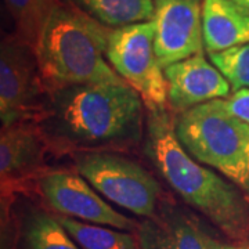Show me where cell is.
Instances as JSON below:
<instances>
[{
	"instance_id": "obj_15",
	"label": "cell",
	"mask_w": 249,
	"mask_h": 249,
	"mask_svg": "<svg viewBox=\"0 0 249 249\" xmlns=\"http://www.w3.org/2000/svg\"><path fill=\"white\" fill-rule=\"evenodd\" d=\"M21 42L37 52L45 29L62 0H3Z\"/></svg>"
},
{
	"instance_id": "obj_18",
	"label": "cell",
	"mask_w": 249,
	"mask_h": 249,
	"mask_svg": "<svg viewBox=\"0 0 249 249\" xmlns=\"http://www.w3.org/2000/svg\"><path fill=\"white\" fill-rule=\"evenodd\" d=\"M208 54L212 64L230 83L232 91L249 89V43Z\"/></svg>"
},
{
	"instance_id": "obj_21",
	"label": "cell",
	"mask_w": 249,
	"mask_h": 249,
	"mask_svg": "<svg viewBox=\"0 0 249 249\" xmlns=\"http://www.w3.org/2000/svg\"><path fill=\"white\" fill-rule=\"evenodd\" d=\"M232 1H234L235 4H238L241 9L244 10V11L249 16V0H232Z\"/></svg>"
},
{
	"instance_id": "obj_19",
	"label": "cell",
	"mask_w": 249,
	"mask_h": 249,
	"mask_svg": "<svg viewBox=\"0 0 249 249\" xmlns=\"http://www.w3.org/2000/svg\"><path fill=\"white\" fill-rule=\"evenodd\" d=\"M226 109L245 124H249V89L234 91L224 100Z\"/></svg>"
},
{
	"instance_id": "obj_6",
	"label": "cell",
	"mask_w": 249,
	"mask_h": 249,
	"mask_svg": "<svg viewBox=\"0 0 249 249\" xmlns=\"http://www.w3.org/2000/svg\"><path fill=\"white\" fill-rule=\"evenodd\" d=\"M107 58L114 71L142 97L148 112L166 111V79L154 50L151 21L111 29Z\"/></svg>"
},
{
	"instance_id": "obj_22",
	"label": "cell",
	"mask_w": 249,
	"mask_h": 249,
	"mask_svg": "<svg viewBox=\"0 0 249 249\" xmlns=\"http://www.w3.org/2000/svg\"><path fill=\"white\" fill-rule=\"evenodd\" d=\"M248 242H249V241H248Z\"/></svg>"
},
{
	"instance_id": "obj_13",
	"label": "cell",
	"mask_w": 249,
	"mask_h": 249,
	"mask_svg": "<svg viewBox=\"0 0 249 249\" xmlns=\"http://www.w3.org/2000/svg\"><path fill=\"white\" fill-rule=\"evenodd\" d=\"M1 249H80L55 214L28 206L19 214L3 211Z\"/></svg>"
},
{
	"instance_id": "obj_4",
	"label": "cell",
	"mask_w": 249,
	"mask_h": 249,
	"mask_svg": "<svg viewBox=\"0 0 249 249\" xmlns=\"http://www.w3.org/2000/svg\"><path fill=\"white\" fill-rule=\"evenodd\" d=\"M173 124L184 150L222 173L249 199V124L232 116L223 98L187 109Z\"/></svg>"
},
{
	"instance_id": "obj_16",
	"label": "cell",
	"mask_w": 249,
	"mask_h": 249,
	"mask_svg": "<svg viewBox=\"0 0 249 249\" xmlns=\"http://www.w3.org/2000/svg\"><path fill=\"white\" fill-rule=\"evenodd\" d=\"M100 24L122 28L148 22L154 17V0H72Z\"/></svg>"
},
{
	"instance_id": "obj_14",
	"label": "cell",
	"mask_w": 249,
	"mask_h": 249,
	"mask_svg": "<svg viewBox=\"0 0 249 249\" xmlns=\"http://www.w3.org/2000/svg\"><path fill=\"white\" fill-rule=\"evenodd\" d=\"M202 35L208 53L249 43V16L232 0H204Z\"/></svg>"
},
{
	"instance_id": "obj_11",
	"label": "cell",
	"mask_w": 249,
	"mask_h": 249,
	"mask_svg": "<svg viewBox=\"0 0 249 249\" xmlns=\"http://www.w3.org/2000/svg\"><path fill=\"white\" fill-rule=\"evenodd\" d=\"M50 145L35 121L3 127L0 133V176L3 196L42 176Z\"/></svg>"
},
{
	"instance_id": "obj_2",
	"label": "cell",
	"mask_w": 249,
	"mask_h": 249,
	"mask_svg": "<svg viewBox=\"0 0 249 249\" xmlns=\"http://www.w3.org/2000/svg\"><path fill=\"white\" fill-rule=\"evenodd\" d=\"M144 148L163 180L188 206L232 242H248L249 199L229 178L184 150L168 111L148 112Z\"/></svg>"
},
{
	"instance_id": "obj_10",
	"label": "cell",
	"mask_w": 249,
	"mask_h": 249,
	"mask_svg": "<svg viewBox=\"0 0 249 249\" xmlns=\"http://www.w3.org/2000/svg\"><path fill=\"white\" fill-rule=\"evenodd\" d=\"M134 234L140 249H220L224 244L194 212L169 201H160Z\"/></svg>"
},
{
	"instance_id": "obj_20",
	"label": "cell",
	"mask_w": 249,
	"mask_h": 249,
	"mask_svg": "<svg viewBox=\"0 0 249 249\" xmlns=\"http://www.w3.org/2000/svg\"><path fill=\"white\" fill-rule=\"evenodd\" d=\"M220 249H249V242H232L231 244H223Z\"/></svg>"
},
{
	"instance_id": "obj_9",
	"label": "cell",
	"mask_w": 249,
	"mask_h": 249,
	"mask_svg": "<svg viewBox=\"0 0 249 249\" xmlns=\"http://www.w3.org/2000/svg\"><path fill=\"white\" fill-rule=\"evenodd\" d=\"M204 0H154V50L162 68L204 53Z\"/></svg>"
},
{
	"instance_id": "obj_3",
	"label": "cell",
	"mask_w": 249,
	"mask_h": 249,
	"mask_svg": "<svg viewBox=\"0 0 249 249\" xmlns=\"http://www.w3.org/2000/svg\"><path fill=\"white\" fill-rule=\"evenodd\" d=\"M111 28L100 24L72 0L55 9L36 57L47 93L76 85L124 82L107 58Z\"/></svg>"
},
{
	"instance_id": "obj_12",
	"label": "cell",
	"mask_w": 249,
	"mask_h": 249,
	"mask_svg": "<svg viewBox=\"0 0 249 249\" xmlns=\"http://www.w3.org/2000/svg\"><path fill=\"white\" fill-rule=\"evenodd\" d=\"M168 107L181 114L216 98H227L231 86L204 53L191 55L163 68Z\"/></svg>"
},
{
	"instance_id": "obj_8",
	"label": "cell",
	"mask_w": 249,
	"mask_h": 249,
	"mask_svg": "<svg viewBox=\"0 0 249 249\" xmlns=\"http://www.w3.org/2000/svg\"><path fill=\"white\" fill-rule=\"evenodd\" d=\"M37 183L40 196L55 214L129 232H136L139 227V223L115 211L86 178L76 173L52 170L43 173Z\"/></svg>"
},
{
	"instance_id": "obj_5",
	"label": "cell",
	"mask_w": 249,
	"mask_h": 249,
	"mask_svg": "<svg viewBox=\"0 0 249 249\" xmlns=\"http://www.w3.org/2000/svg\"><path fill=\"white\" fill-rule=\"evenodd\" d=\"M76 169L100 196L132 213L150 217L160 204L157 178L137 162L114 152H82Z\"/></svg>"
},
{
	"instance_id": "obj_17",
	"label": "cell",
	"mask_w": 249,
	"mask_h": 249,
	"mask_svg": "<svg viewBox=\"0 0 249 249\" xmlns=\"http://www.w3.org/2000/svg\"><path fill=\"white\" fill-rule=\"evenodd\" d=\"M55 217L80 249H140L134 232L80 222L62 214H55Z\"/></svg>"
},
{
	"instance_id": "obj_7",
	"label": "cell",
	"mask_w": 249,
	"mask_h": 249,
	"mask_svg": "<svg viewBox=\"0 0 249 249\" xmlns=\"http://www.w3.org/2000/svg\"><path fill=\"white\" fill-rule=\"evenodd\" d=\"M47 89L36 53L17 36L7 35L0 47L1 129L36 121L43 111Z\"/></svg>"
},
{
	"instance_id": "obj_1",
	"label": "cell",
	"mask_w": 249,
	"mask_h": 249,
	"mask_svg": "<svg viewBox=\"0 0 249 249\" xmlns=\"http://www.w3.org/2000/svg\"><path fill=\"white\" fill-rule=\"evenodd\" d=\"M144 103L126 82L47 93L35 122L55 152L129 150L142 139Z\"/></svg>"
}]
</instances>
